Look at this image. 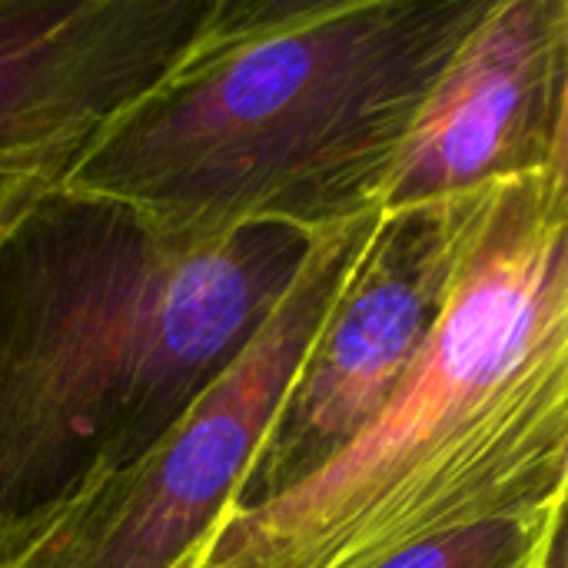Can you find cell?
<instances>
[{"label":"cell","instance_id":"2","mask_svg":"<svg viewBox=\"0 0 568 568\" xmlns=\"http://www.w3.org/2000/svg\"><path fill=\"white\" fill-rule=\"evenodd\" d=\"M486 3L206 0L183 50L57 190L173 240L366 220Z\"/></svg>","mask_w":568,"mask_h":568},{"label":"cell","instance_id":"5","mask_svg":"<svg viewBox=\"0 0 568 568\" xmlns=\"http://www.w3.org/2000/svg\"><path fill=\"white\" fill-rule=\"evenodd\" d=\"M463 203L373 213L226 513L313 476L393 399L439 316Z\"/></svg>","mask_w":568,"mask_h":568},{"label":"cell","instance_id":"1","mask_svg":"<svg viewBox=\"0 0 568 568\" xmlns=\"http://www.w3.org/2000/svg\"><path fill=\"white\" fill-rule=\"evenodd\" d=\"M568 499V166L463 203L439 316L379 416L183 568H379Z\"/></svg>","mask_w":568,"mask_h":568},{"label":"cell","instance_id":"7","mask_svg":"<svg viewBox=\"0 0 568 568\" xmlns=\"http://www.w3.org/2000/svg\"><path fill=\"white\" fill-rule=\"evenodd\" d=\"M568 166V0H489L433 80L373 213Z\"/></svg>","mask_w":568,"mask_h":568},{"label":"cell","instance_id":"3","mask_svg":"<svg viewBox=\"0 0 568 568\" xmlns=\"http://www.w3.org/2000/svg\"><path fill=\"white\" fill-rule=\"evenodd\" d=\"M313 236L173 240L63 190L17 223L0 243V568L186 416Z\"/></svg>","mask_w":568,"mask_h":568},{"label":"cell","instance_id":"8","mask_svg":"<svg viewBox=\"0 0 568 568\" xmlns=\"http://www.w3.org/2000/svg\"><path fill=\"white\" fill-rule=\"evenodd\" d=\"M568 499L536 513L499 516L433 542H419L379 568H523L546 529L566 516Z\"/></svg>","mask_w":568,"mask_h":568},{"label":"cell","instance_id":"9","mask_svg":"<svg viewBox=\"0 0 568 568\" xmlns=\"http://www.w3.org/2000/svg\"><path fill=\"white\" fill-rule=\"evenodd\" d=\"M523 568H568V546H566V516L556 519L546 536L539 539V546L532 549V556L526 559Z\"/></svg>","mask_w":568,"mask_h":568},{"label":"cell","instance_id":"6","mask_svg":"<svg viewBox=\"0 0 568 568\" xmlns=\"http://www.w3.org/2000/svg\"><path fill=\"white\" fill-rule=\"evenodd\" d=\"M206 0H0V216L30 213L166 70Z\"/></svg>","mask_w":568,"mask_h":568},{"label":"cell","instance_id":"4","mask_svg":"<svg viewBox=\"0 0 568 568\" xmlns=\"http://www.w3.org/2000/svg\"><path fill=\"white\" fill-rule=\"evenodd\" d=\"M373 216L313 236L293 283L186 416L10 568H183L226 513Z\"/></svg>","mask_w":568,"mask_h":568}]
</instances>
